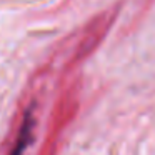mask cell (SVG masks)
<instances>
[{
  "label": "cell",
  "instance_id": "6da1fadb",
  "mask_svg": "<svg viewBox=\"0 0 155 155\" xmlns=\"http://www.w3.org/2000/svg\"><path fill=\"white\" fill-rule=\"evenodd\" d=\"M34 115L30 112L25 114V118H24V124H22V128L18 132V137L15 140V145L12 148V153L10 155H24L25 148L28 147L32 140V134H34Z\"/></svg>",
  "mask_w": 155,
  "mask_h": 155
}]
</instances>
